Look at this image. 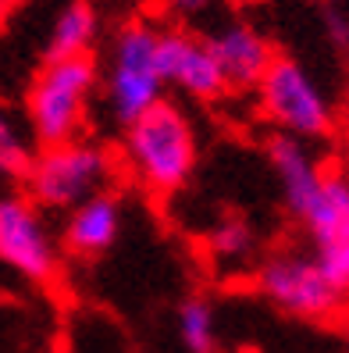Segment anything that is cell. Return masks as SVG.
<instances>
[{"label": "cell", "instance_id": "1", "mask_svg": "<svg viewBox=\"0 0 349 353\" xmlns=\"http://www.w3.org/2000/svg\"><path fill=\"white\" fill-rule=\"evenodd\" d=\"M125 164L132 179L150 193H175L196 164V136L189 118L175 103H154L125 125Z\"/></svg>", "mask_w": 349, "mask_h": 353}, {"label": "cell", "instance_id": "2", "mask_svg": "<svg viewBox=\"0 0 349 353\" xmlns=\"http://www.w3.org/2000/svg\"><path fill=\"white\" fill-rule=\"evenodd\" d=\"M114 161L104 147L86 139H68L57 147H43L25 168V196L39 211H72L75 203L96 193H107Z\"/></svg>", "mask_w": 349, "mask_h": 353}, {"label": "cell", "instance_id": "3", "mask_svg": "<svg viewBox=\"0 0 349 353\" xmlns=\"http://www.w3.org/2000/svg\"><path fill=\"white\" fill-rule=\"evenodd\" d=\"M96 90V65L89 54L47 61L29 90V129L39 147L78 139L86 125L89 97Z\"/></svg>", "mask_w": 349, "mask_h": 353}, {"label": "cell", "instance_id": "4", "mask_svg": "<svg viewBox=\"0 0 349 353\" xmlns=\"http://www.w3.org/2000/svg\"><path fill=\"white\" fill-rule=\"evenodd\" d=\"M157 29L147 22H132L118 32L107 75H104V97L111 114L129 125L142 111H150L154 103H160L164 93V75L157 61Z\"/></svg>", "mask_w": 349, "mask_h": 353}, {"label": "cell", "instance_id": "5", "mask_svg": "<svg viewBox=\"0 0 349 353\" xmlns=\"http://www.w3.org/2000/svg\"><path fill=\"white\" fill-rule=\"evenodd\" d=\"M257 93L264 114L282 129V136L317 139L332 132V103L317 86V79L293 57H275L271 68L257 82Z\"/></svg>", "mask_w": 349, "mask_h": 353}, {"label": "cell", "instance_id": "6", "mask_svg": "<svg viewBox=\"0 0 349 353\" xmlns=\"http://www.w3.org/2000/svg\"><path fill=\"white\" fill-rule=\"evenodd\" d=\"M260 293L282 310H289L296 318H310V321H328L339 314V307L346 293L328 282V275L317 268L314 257L303 254H278L271 261H264L260 268Z\"/></svg>", "mask_w": 349, "mask_h": 353}, {"label": "cell", "instance_id": "7", "mask_svg": "<svg viewBox=\"0 0 349 353\" xmlns=\"http://www.w3.org/2000/svg\"><path fill=\"white\" fill-rule=\"evenodd\" d=\"M0 261L29 282H50L57 272V246L29 196H0Z\"/></svg>", "mask_w": 349, "mask_h": 353}, {"label": "cell", "instance_id": "8", "mask_svg": "<svg viewBox=\"0 0 349 353\" xmlns=\"http://www.w3.org/2000/svg\"><path fill=\"white\" fill-rule=\"evenodd\" d=\"M157 61L164 86H178L196 100H214L224 90V75L214 57L211 39H200L193 32H160L157 36Z\"/></svg>", "mask_w": 349, "mask_h": 353}, {"label": "cell", "instance_id": "9", "mask_svg": "<svg viewBox=\"0 0 349 353\" xmlns=\"http://www.w3.org/2000/svg\"><path fill=\"white\" fill-rule=\"evenodd\" d=\"M299 218L314 239V250L349 246V175L324 172L310 203L299 211Z\"/></svg>", "mask_w": 349, "mask_h": 353}, {"label": "cell", "instance_id": "10", "mask_svg": "<svg viewBox=\"0 0 349 353\" xmlns=\"http://www.w3.org/2000/svg\"><path fill=\"white\" fill-rule=\"evenodd\" d=\"M214 57L221 65L224 75V86H235V90H257V82L264 79V72L271 68V47L260 32H253L250 26H229L221 29L214 39Z\"/></svg>", "mask_w": 349, "mask_h": 353}, {"label": "cell", "instance_id": "11", "mask_svg": "<svg viewBox=\"0 0 349 353\" xmlns=\"http://www.w3.org/2000/svg\"><path fill=\"white\" fill-rule=\"evenodd\" d=\"M118 228H121L118 200L107 196V193H96V196L75 203L68 211L65 246L78 257H96L118 239Z\"/></svg>", "mask_w": 349, "mask_h": 353}, {"label": "cell", "instance_id": "12", "mask_svg": "<svg viewBox=\"0 0 349 353\" xmlns=\"http://www.w3.org/2000/svg\"><path fill=\"white\" fill-rule=\"evenodd\" d=\"M271 164H275V175H278V185H282L285 207L299 218V211L310 203L324 168L310 157V150H306L296 136H278L271 143Z\"/></svg>", "mask_w": 349, "mask_h": 353}, {"label": "cell", "instance_id": "13", "mask_svg": "<svg viewBox=\"0 0 349 353\" xmlns=\"http://www.w3.org/2000/svg\"><path fill=\"white\" fill-rule=\"evenodd\" d=\"M96 39V11L86 0H75L65 11L57 14V22L50 29L47 39V61H61V57H82L89 50V43Z\"/></svg>", "mask_w": 349, "mask_h": 353}, {"label": "cell", "instance_id": "14", "mask_svg": "<svg viewBox=\"0 0 349 353\" xmlns=\"http://www.w3.org/2000/svg\"><path fill=\"white\" fill-rule=\"evenodd\" d=\"M178 332L189 353H211L214 350V310L207 300H186L178 310Z\"/></svg>", "mask_w": 349, "mask_h": 353}, {"label": "cell", "instance_id": "15", "mask_svg": "<svg viewBox=\"0 0 349 353\" xmlns=\"http://www.w3.org/2000/svg\"><path fill=\"white\" fill-rule=\"evenodd\" d=\"M29 161H32V150H29L25 132L0 108V175H25Z\"/></svg>", "mask_w": 349, "mask_h": 353}, {"label": "cell", "instance_id": "16", "mask_svg": "<svg viewBox=\"0 0 349 353\" xmlns=\"http://www.w3.org/2000/svg\"><path fill=\"white\" fill-rule=\"evenodd\" d=\"M253 236H250V225L239 221V218H224L214 232H211V250L224 261H239L250 254Z\"/></svg>", "mask_w": 349, "mask_h": 353}, {"label": "cell", "instance_id": "17", "mask_svg": "<svg viewBox=\"0 0 349 353\" xmlns=\"http://www.w3.org/2000/svg\"><path fill=\"white\" fill-rule=\"evenodd\" d=\"M328 26H332V36L339 39V43H349V26L342 22L339 14H332V22H328Z\"/></svg>", "mask_w": 349, "mask_h": 353}, {"label": "cell", "instance_id": "18", "mask_svg": "<svg viewBox=\"0 0 349 353\" xmlns=\"http://www.w3.org/2000/svg\"><path fill=\"white\" fill-rule=\"evenodd\" d=\"M168 8H175V11H200L207 0H164Z\"/></svg>", "mask_w": 349, "mask_h": 353}, {"label": "cell", "instance_id": "19", "mask_svg": "<svg viewBox=\"0 0 349 353\" xmlns=\"http://www.w3.org/2000/svg\"><path fill=\"white\" fill-rule=\"evenodd\" d=\"M8 4H11V0H0V11H4V8H8Z\"/></svg>", "mask_w": 349, "mask_h": 353}]
</instances>
